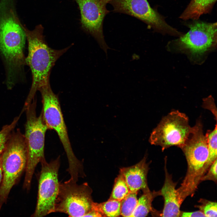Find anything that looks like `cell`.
<instances>
[{"label": "cell", "instance_id": "6da1fadb", "mask_svg": "<svg viewBox=\"0 0 217 217\" xmlns=\"http://www.w3.org/2000/svg\"><path fill=\"white\" fill-rule=\"evenodd\" d=\"M28 44L26 61L32 76L31 88L24 106L29 105L34 98L39 87L49 80L52 68L58 59L71 46L57 50L50 47L45 40L43 28L39 25L32 30L23 26Z\"/></svg>", "mask_w": 217, "mask_h": 217}, {"label": "cell", "instance_id": "7a4b0ae2", "mask_svg": "<svg viewBox=\"0 0 217 217\" xmlns=\"http://www.w3.org/2000/svg\"><path fill=\"white\" fill-rule=\"evenodd\" d=\"M10 1L0 2V55L6 71L13 74L22 71L26 64L24 53L26 36Z\"/></svg>", "mask_w": 217, "mask_h": 217}, {"label": "cell", "instance_id": "3957f363", "mask_svg": "<svg viewBox=\"0 0 217 217\" xmlns=\"http://www.w3.org/2000/svg\"><path fill=\"white\" fill-rule=\"evenodd\" d=\"M38 90L42 96L41 112L45 123L49 129H53L56 132L59 138L68 158V171L71 176H77L83 172V166L71 147L58 96L52 91L49 80L41 86Z\"/></svg>", "mask_w": 217, "mask_h": 217}, {"label": "cell", "instance_id": "277c9868", "mask_svg": "<svg viewBox=\"0 0 217 217\" xmlns=\"http://www.w3.org/2000/svg\"><path fill=\"white\" fill-rule=\"evenodd\" d=\"M3 172L0 185V210L10 192L26 169L27 148L24 135L19 129L12 132L0 155Z\"/></svg>", "mask_w": 217, "mask_h": 217}, {"label": "cell", "instance_id": "5b68a950", "mask_svg": "<svg viewBox=\"0 0 217 217\" xmlns=\"http://www.w3.org/2000/svg\"><path fill=\"white\" fill-rule=\"evenodd\" d=\"M36 99L34 98L25 111L26 122L24 135L27 148V158L23 187L29 190L35 168L37 164L45 159L44 148L45 135L48 128L42 112L39 116L36 113Z\"/></svg>", "mask_w": 217, "mask_h": 217}, {"label": "cell", "instance_id": "8992f818", "mask_svg": "<svg viewBox=\"0 0 217 217\" xmlns=\"http://www.w3.org/2000/svg\"><path fill=\"white\" fill-rule=\"evenodd\" d=\"M194 20L188 25V31L174 41L172 48L198 60L216 46L217 26L216 22Z\"/></svg>", "mask_w": 217, "mask_h": 217}, {"label": "cell", "instance_id": "52a82bcc", "mask_svg": "<svg viewBox=\"0 0 217 217\" xmlns=\"http://www.w3.org/2000/svg\"><path fill=\"white\" fill-rule=\"evenodd\" d=\"M70 178L59 183L55 206V212L70 217H85L92 209V190L87 182L78 184Z\"/></svg>", "mask_w": 217, "mask_h": 217}, {"label": "cell", "instance_id": "ba28073f", "mask_svg": "<svg viewBox=\"0 0 217 217\" xmlns=\"http://www.w3.org/2000/svg\"><path fill=\"white\" fill-rule=\"evenodd\" d=\"M191 127L184 113L173 110L164 117L152 131L149 139L152 145L162 149L172 146L180 147L184 143Z\"/></svg>", "mask_w": 217, "mask_h": 217}, {"label": "cell", "instance_id": "9c48e42d", "mask_svg": "<svg viewBox=\"0 0 217 217\" xmlns=\"http://www.w3.org/2000/svg\"><path fill=\"white\" fill-rule=\"evenodd\" d=\"M60 157L48 162L42 161L41 170L38 178L37 200L33 217L45 216L55 212L56 199L59 188L58 172L60 165Z\"/></svg>", "mask_w": 217, "mask_h": 217}, {"label": "cell", "instance_id": "30bf717a", "mask_svg": "<svg viewBox=\"0 0 217 217\" xmlns=\"http://www.w3.org/2000/svg\"><path fill=\"white\" fill-rule=\"evenodd\" d=\"M116 12L129 15L141 20L155 31L180 36L182 34L168 24L147 0H111Z\"/></svg>", "mask_w": 217, "mask_h": 217}, {"label": "cell", "instance_id": "8fae6325", "mask_svg": "<svg viewBox=\"0 0 217 217\" xmlns=\"http://www.w3.org/2000/svg\"><path fill=\"white\" fill-rule=\"evenodd\" d=\"M80 9L82 27L93 37L107 56L111 49L107 45L103 30L104 18L109 13L106 5L102 0H75Z\"/></svg>", "mask_w": 217, "mask_h": 217}, {"label": "cell", "instance_id": "7c38bea8", "mask_svg": "<svg viewBox=\"0 0 217 217\" xmlns=\"http://www.w3.org/2000/svg\"><path fill=\"white\" fill-rule=\"evenodd\" d=\"M149 169L145 156L137 163L121 168L120 173L124 177L130 191L137 192L140 190L148 188L147 175Z\"/></svg>", "mask_w": 217, "mask_h": 217}, {"label": "cell", "instance_id": "4fadbf2b", "mask_svg": "<svg viewBox=\"0 0 217 217\" xmlns=\"http://www.w3.org/2000/svg\"><path fill=\"white\" fill-rule=\"evenodd\" d=\"M165 179L159 193L163 196L164 206L161 214L162 217H178L180 216V207L182 203L179 193L175 188L176 184L172 180L165 167Z\"/></svg>", "mask_w": 217, "mask_h": 217}, {"label": "cell", "instance_id": "5bb4252c", "mask_svg": "<svg viewBox=\"0 0 217 217\" xmlns=\"http://www.w3.org/2000/svg\"><path fill=\"white\" fill-rule=\"evenodd\" d=\"M216 0H191L180 18L187 20H198L202 15L210 12Z\"/></svg>", "mask_w": 217, "mask_h": 217}, {"label": "cell", "instance_id": "9a60e30c", "mask_svg": "<svg viewBox=\"0 0 217 217\" xmlns=\"http://www.w3.org/2000/svg\"><path fill=\"white\" fill-rule=\"evenodd\" d=\"M143 194L138 200L131 217H145L152 210V203L158 193L152 192L149 188L143 190Z\"/></svg>", "mask_w": 217, "mask_h": 217}, {"label": "cell", "instance_id": "2e32d148", "mask_svg": "<svg viewBox=\"0 0 217 217\" xmlns=\"http://www.w3.org/2000/svg\"><path fill=\"white\" fill-rule=\"evenodd\" d=\"M120 201L108 199L101 203L94 202L93 208L102 217H116L121 215Z\"/></svg>", "mask_w": 217, "mask_h": 217}, {"label": "cell", "instance_id": "e0dca14e", "mask_svg": "<svg viewBox=\"0 0 217 217\" xmlns=\"http://www.w3.org/2000/svg\"><path fill=\"white\" fill-rule=\"evenodd\" d=\"M217 124L212 131L208 130L206 134L207 139L209 154L207 160L203 168V171L205 173L212 164L217 159Z\"/></svg>", "mask_w": 217, "mask_h": 217}, {"label": "cell", "instance_id": "ac0fdd59", "mask_svg": "<svg viewBox=\"0 0 217 217\" xmlns=\"http://www.w3.org/2000/svg\"><path fill=\"white\" fill-rule=\"evenodd\" d=\"M130 192L124 177L120 173L115 180L112 191L109 199L121 201Z\"/></svg>", "mask_w": 217, "mask_h": 217}, {"label": "cell", "instance_id": "d6986e66", "mask_svg": "<svg viewBox=\"0 0 217 217\" xmlns=\"http://www.w3.org/2000/svg\"><path fill=\"white\" fill-rule=\"evenodd\" d=\"M137 192H130L120 201L121 215L131 217L137 202Z\"/></svg>", "mask_w": 217, "mask_h": 217}, {"label": "cell", "instance_id": "ffe728a7", "mask_svg": "<svg viewBox=\"0 0 217 217\" xmlns=\"http://www.w3.org/2000/svg\"><path fill=\"white\" fill-rule=\"evenodd\" d=\"M20 115L16 117L10 124L4 126L0 131V154L4 150L11 135L16 126Z\"/></svg>", "mask_w": 217, "mask_h": 217}, {"label": "cell", "instance_id": "44dd1931", "mask_svg": "<svg viewBox=\"0 0 217 217\" xmlns=\"http://www.w3.org/2000/svg\"><path fill=\"white\" fill-rule=\"evenodd\" d=\"M198 208L202 211L205 217H216L217 204L216 202L206 201Z\"/></svg>", "mask_w": 217, "mask_h": 217}, {"label": "cell", "instance_id": "7402d4cb", "mask_svg": "<svg viewBox=\"0 0 217 217\" xmlns=\"http://www.w3.org/2000/svg\"><path fill=\"white\" fill-rule=\"evenodd\" d=\"M202 107L210 111L217 121V109L214 99L212 96H209L203 99Z\"/></svg>", "mask_w": 217, "mask_h": 217}, {"label": "cell", "instance_id": "603a6c76", "mask_svg": "<svg viewBox=\"0 0 217 217\" xmlns=\"http://www.w3.org/2000/svg\"><path fill=\"white\" fill-rule=\"evenodd\" d=\"M217 159L209 167L210 168L208 174L203 178L205 180V179L209 178L210 176L214 180H217Z\"/></svg>", "mask_w": 217, "mask_h": 217}, {"label": "cell", "instance_id": "cb8c5ba5", "mask_svg": "<svg viewBox=\"0 0 217 217\" xmlns=\"http://www.w3.org/2000/svg\"><path fill=\"white\" fill-rule=\"evenodd\" d=\"M182 217H205L203 212L201 210L192 212H183L181 214Z\"/></svg>", "mask_w": 217, "mask_h": 217}, {"label": "cell", "instance_id": "d4e9b609", "mask_svg": "<svg viewBox=\"0 0 217 217\" xmlns=\"http://www.w3.org/2000/svg\"><path fill=\"white\" fill-rule=\"evenodd\" d=\"M3 176L2 170V167L1 159L0 155V185L1 183Z\"/></svg>", "mask_w": 217, "mask_h": 217}, {"label": "cell", "instance_id": "484cf974", "mask_svg": "<svg viewBox=\"0 0 217 217\" xmlns=\"http://www.w3.org/2000/svg\"><path fill=\"white\" fill-rule=\"evenodd\" d=\"M111 0H102L103 2L106 5L108 3H109Z\"/></svg>", "mask_w": 217, "mask_h": 217}]
</instances>
